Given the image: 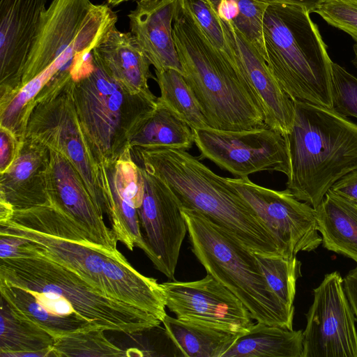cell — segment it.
<instances>
[{"label": "cell", "instance_id": "1", "mask_svg": "<svg viewBox=\"0 0 357 357\" xmlns=\"http://www.w3.org/2000/svg\"><path fill=\"white\" fill-rule=\"evenodd\" d=\"M0 231L24 239V246L79 275L109 298L128 303L162 321L166 313L161 284L135 270L119 251L95 245L59 210L50 205L14 211Z\"/></svg>", "mask_w": 357, "mask_h": 357}, {"label": "cell", "instance_id": "2", "mask_svg": "<svg viewBox=\"0 0 357 357\" xmlns=\"http://www.w3.org/2000/svg\"><path fill=\"white\" fill-rule=\"evenodd\" d=\"M135 163L163 182L182 208L198 211L227 230L252 252L283 256L271 231L255 211L222 177L186 150L132 146Z\"/></svg>", "mask_w": 357, "mask_h": 357}, {"label": "cell", "instance_id": "3", "mask_svg": "<svg viewBox=\"0 0 357 357\" xmlns=\"http://www.w3.org/2000/svg\"><path fill=\"white\" fill-rule=\"evenodd\" d=\"M173 36L183 77L209 128L238 131L267 127L261 100L243 71L230 54L211 43L181 0Z\"/></svg>", "mask_w": 357, "mask_h": 357}, {"label": "cell", "instance_id": "4", "mask_svg": "<svg viewBox=\"0 0 357 357\" xmlns=\"http://www.w3.org/2000/svg\"><path fill=\"white\" fill-rule=\"evenodd\" d=\"M0 281L31 291L61 315L82 317L105 331L136 334L162 323L148 312L105 296L75 272L24 244L16 257L0 259Z\"/></svg>", "mask_w": 357, "mask_h": 357}, {"label": "cell", "instance_id": "5", "mask_svg": "<svg viewBox=\"0 0 357 357\" xmlns=\"http://www.w3.org/2000/svg\"><path fill=\"white\" fill-rule=\"evenodd\" d=\"M294 103V123L284 135L290 159L287 189L316 208L337 181L357 169V124L333 109Z\"/></svg>", "mask_w": 357, "mask_h": 357}, {"label": "cell", "instance_id": "6", "mask_svg": "<svg viewBox=\"0 0 357 357\" xmlns=\"http://www.w3.org/2000/svg\"><path fill=\"white\" fill-rule=\"evenodd\" d=\"M263 36L267 66L289 98L333 109V61L310 13L298 6L268 4Z\"/></svg>", "mask_w": 357, "mask_h": 357}, {"label": "cell", "instance_id": "7", "mask_svg": "<svg viewBox=\"0 0 357 357\" xmlns=\"http://www.w3.org/2000/svg\"><path fill=\"white\" fill-rule=\"evenodd\" d=\"M182 211L192 251L206 273L236 296L257 322L293 329L294 310L272 291L253 252L198 211Z\"/></svg>", "mask_w": 357, "mask_h": 357}, {"label": "cell", "instance_id": "8", "mask_svg": "<svg viewBox=\"0 0 357 357\" xmlns=\"http://www.w3.org/2000/svg\"><path fill=\"white\" fill-rule=\"evenodd\" d=\"M93 70L74 82L75 109L99 162L105 166L131 155L130 141L157 107L153 94L133 93L111 75L92 51Z\"/></svg>", "mask_w": 357, "mask_h": 357}, {"label": "cell", "instance_id": "9", "mask_svg": "<svg viewBox=\"0 0 357 357\" xmlns=\"http://www.w3.org/2000/svg\"><path fill=\"white\" fill-rule=\"evenodd\" d=\"M74 82L71 78L35 102L24 137L36 139L64 156L81 175L97 206L109 217L112 196L106 168L96 158L79 122L73 94Z\"/></svg>", "mask_w": 357, "mask_h": 357}, {"label": "cell", "instance_id": "10", "mask_svg": "<svg viewBox=\"0 0 357 357\" xmlns=\"http://www.w3.org/2000/svg\"><path fill=\"white\" fill-rule=\"evenodd\" d=\"M199 159H208L238 178L259 172L289 176L290 159L285 137L267 127L226 131L192 129Z\"/></svg>", "mask_w": 357, "mask_h": 357}, {"label": "cell", "instance_id": "11", "mask_svg": "<svg viewBox=\"0 0 357 357\" xmlns=\"http://www.w3.org/2000/svg\"><path fill=\"white\" fill-rule=\"evenodd\" d=\"M226 179L275 236L284 257H294L301 251L314 250L322 243L314 208L296 199L288 189L272 190L253 183L248 177Z\"/></svg>", "mask_w": 357, "mask_h": 357}, {"label": "cell", "instance_id": "12", "mask_svg": "<svg viewBox=\"0 0 357 357\" xmlns=\"http://www.w3.org/2000/svg\"><path fill=\"white\" fill-rule=\"evenodd\" d=\"M313 296L303 331V357H357L356 319L340 274L325 275Z\"/></svg>", "mask_w": 357, "mask_h": 357}, {"label": "cell", "instance_id": "13", "mask_svg": "<svg viewBox=\"0 0 357 357\" xmlns=\"http://www.w3.org/2000/svg\"><path fill=\"white\" fill-rule=\"evenodd\" d=\"M140 169L144 194L137 213L147 248L146 255L157 270L174 280L181 245L188 232L182 207L163 182L144 169Z\"/></svg>", "mask_w": 357, "mask_h": 357}, {"label": "cell", "instance_id": "14", "mask_svg": "<svg viewBox=\"0 0 357 357\" xmlns=\"http://www.w3.org/2000/svg\"><path fill=\"white\" fill-rule=\"evenodd\" d=\"M161 286L166 307L179 319L241 335L253 324L252 317L241 301L208 273L201 280H174Z\"/></svg>", "mask_w": 357, "mask_h": 357}, {"label": "cell", "instance_id": "15", "mask_svg": "<svg viewBox=\"0 0 357 357\" xmlns=\"http://www.w3.org/2000/svg\"><path fill=\"white\" fill-rule=\"evenodd\" d=\"M48 0H0V104L19 90Z\"/></svg>", "mask_w": 357, "mask_h": 357}, {"label": "cell", "instance_id": "16", "mask_svg": "<svg viewBox=\"0 0 357 357\" xmlns=\"http://www.w3.org/2000/svg\"><path fill=\"white\" fill-rule=\"evenodd\" d=\"M50 150L47 190L51 205L73 220L97 246L117 252L118 240L104 222L81 175L61 154Z\"/></svg>", "mask_w": 357, "mask_h": 357}, {"label": "cell", "instance_id": "17", "mask_svg": "<svg viewBox=\"0 0 357 357\" xmlns=\"http://www.w3.org/2000/svg\"><path fill=\"white\" fill-rule=\"evenodd\" d=\"M221 22L227 52L234 58L258 95L266 126L284 136L289 134L295 117L294 101L278 83L258 50L229 22Z\"/></svg>", "mask_w": 357, "mask_h": 357}, {"label": "cell", "instance_id": "18", "mask_svg": "<svg viewBox=\"0 0 357 357\" xmlns=\"http://www.w3.org/2000/svg\"><path fill=\"white\" fill-rule=\"evenodd\" d=\"M50 162L48 147L36 139L24 137L13 163L0 173V202L13 211L50 205L47 190Z\"/></svg>", "mask_w": 357, "mask_h": 357}, {"label": "cell", "instance_id": "19", "mask_svg": "<svg viewBox=\"0 0 357 357\" xmlns=\"http://www.w3.org/2000/svg\"><path fill=\"white\" fill-rule=\"evenodd\" d=\"M178 1H137L128 18L130 33L155 70L174 69L184 75L173 36Z\"/></svg>", "mask_w": 357, "mask_h": 357}, {"label": "cell", "instance_id": "20", "mask_svg": "<svg viewBox=\"0 0 357 357\" xmlns=\"http://www.w3.org/2000/svg\"><path fill=\"white\" fill-rule=\"evenodd\" d=\"M105 168L112 196V210L108 217L112 230L118 241L128 250L132 251L137 247L146 254L137 213L144 194L140 167L130 155Z\"/></svg>", "mask_w": 357, "mask_h": 357}, {"label": "cell", "instance_id": "21", "mask_svg": "<svg viewBox=\"0 0 357 357\" xmlns=\"http://www.w3.org/2000/svg\"><path fill=\"white\" fill-rule=\"evenodd\" d=\"M113 77L133 93L153 94L148 81L155 79L151 65L130 32H122L116 26L105 40L93 49Z\"/></svg>", "mask_w": 357, "mask_h": 357}, {"label": "cell", "instance_id": "22", "mask_svg": "<svg viewBox=\"0 0 357 357\" xmlns=\"http://www.w3.org/2000/svg\"><path fill=\"white\" fill-rule=\"evenodd\" d=\"M314 210L323 246L357 263V205L329 190Z\"/></svg>", "mask_w": 357, "mask_h": 357}, {"label": "cell", "instance_id": "23", "mask_svg": "<svg viewBox=\"0 0 357 357\" xmlns=\"http://www.w3.org/2000/svg\"><path fill=\"white\" fill-rule=\"evenodd\" d=\"M303 334L257 322L222 357H303Z\"/></svg>", "mask_w": 357, "mask_h": 357}, {"label": "cell", "instance_id": "24", "mask_svg": "<svg viewBox=\"0 0 357 357\" xmlns=\"http://www.w3.org/2000/svg\"><path fill=\"white\" fill-rule=\"evenodd\" d=\"M162 324L167 337L185 357H222L241 335L169 315Z\"/></svg>", "mask_w": 357, "mask_h": 357}, {"label": "cell", "instance_id": "25", "mask_svg": "<svg viewBox=\"0 0 357 357\" xmlns=\"http://www.w3.org/2000/svg\"><path fill=\"white\" fill-rule=\"evenodd\" d=\"M0 356L22 357L54 347L55 338L37 324L0 299Z\"/></svg>", "mask_w": 357, "mask_h": 357}, {"label": "cell", "instance_id": "26", "mask_svg": "<svg viewBox=\"0 0 357 357\" xmlns=\"http://www.w3.org/2000/svg\"><path fill=\"white\" fill-rule=\"evenodd\" d=\"M194 143L192 129L157 99V107L132 136V146L190 149Z\"/></svg>", "mask_w": 357, "mask_h": 357}, {"label": "cell", "instance_id": "27", "mask_svg": "<svg viewBox=\"0 0 357 357\" xmlns=\"http://www.w3.org/2000/svg\"><path fill=\"white\" fill-rule=\"evenodd\" d=\"M0 295L16 312L39 325L55 339L77 331L98 326L85 319L56 314L32 291L2 281H0Z\"/></svg>", "mask_w": 357, "mask_h": 357}, {"label": "cell", "instance_id": "28", "mask_svg": "<svg viewBox=\"0 0 357 357\" xmlns=\"http://www.w3.org/2000/svg\"><path fill=\"white\" fill-rule=\"evenodd\" d=\"M160 91L158 100L170 109L192 129L208 128L196 98L183 75L174 69L155 70Z\"/></svg>", "mask_w": 357, "mask_h": 357}, {"label": "cell", "instance_id": "29", "mask_svg": "<svg viewBox=\"0 0 357 357\" xmlns=\"http://www.w3.org/2000/svg\"><path fill=\"white\" fill-rule=\"evenodd\" d=\"M105 331L96 326L56 338L53 348L56 357L129 356V351L114 344Z\"/></svg>", "mask_w": 357, "mask_h": 357}, {"label": "cell", "instance_id": "30", "mask_svg": "<svg viewBox=\"0 0 357 357\" xmlns=\"http://www.w3.org/2000/svg\"><path fill=\"white\" fill-rule=\"evenodd\" d=\"M253 253L272 291L281 303L294 310L296 281L301 276V262L296 257Z\"/></svg>", "mask_w": 357, "mask_h": 357}, {"label": "cell", "instance_id": "31", "mask_svg": "<svg viewBox=\"0 0 357 357\" xmlns=\"http://www.w3.org/2000/svg\"><path fill=\"white\" fill-rule=\"evenodd\" d=\"M234 1L237 5V13L229 22L258 50L266 60L263 22L268 4L257 0Z\"/></svg>", "mask_w": 357, "mask_h": 357}, {"label": "cell", "instance_id": "32", "mask_svg": "<svg viewBox=\"0 0 357 357\" xmlns=\"http://www.w3.org/2000/svg\"><path fill=\"white\" fill-rule=\"evenodd\" d=\"M333 109L341 115L357 118V78L332 62Z\"/></svg>", "mask_w": 357, "mask_h": 357}, {"label": "cell", "instance_id": "33", "mask_svg": "<svg viewBox=\"0 0 357 357\" xmlns=\"http://www.w3.org/2000/svg\"><path fill=\"white\" fill-rule=\"evenodd\" d=\"M211 43L227 51V45L221 20L208 0H181Z\"/></svg>", "mask_w": 357, "mask_h": 357}, {"label": "cell", "instance_id": "34", "mask_svg": "<svg viewBox=\"0 0 357 357\" xmlns=\"http://www.w3.org/2000/svg\"><path fill=\"white\" fill-rule=\"evenodd\" d=\"M314 13L357 42V0H324Z\"/></svg>", "mask_w": 357, "mask_h": 357}, {"label": "cell", "instance_id": "35", "mask_svg": "<svg viewBox=\"0 0 357 357\" xmlns=\"http://www.w3.org/2000/svg\"><path fill=\"white\" fill-rule=\"evenodd\" d=\"M22 141L8 129L0 126V173L6 171L13 163Z\"/></svg>", "mask_w": 357, "mask_h": 357}, {"label": "cell", "instance_id": "36", "mask_svg": "<svg viewBox=\"0 0 357 357\" xmlns=\"http://www.w3.org/2000/svg\"><path fill=\"white\" fill-rule=\"evenodd\" d=\"M330 190L357 205V169L344 176Z\"/></svg>", "mask_w": 357, "mask_h": 357}, {"label": "cell", "instance_id": "37", "mask_svg": "<svg viewBox=\"0 0 357 357\" xmlns=\"http://www.w3.org/2000/svg\"><path fill=\"white\" fill-rule=\"evenodd\" d=\"M24 243L21 236L0 231V259L16 257Z\"/></svg>", "mask_w": 357, "mask_h": 357}, {"label": "cell", "instance_id": "38", "mask_svg": "<svg viewBox=\"0 0 357 357\" xmlns=\"http://www.w3.org/2000/svg\"><path fill=\"white\" fill-rule=\"evenodd\" d=\"M344 289L357 321V266L343 279Z\"/></svg>", "mask_w": 357, "mask_h": 357}, {"label": "cell", "instance_id": "39", "mask_svg": "<svg viewBox=\"0 0 357 357\" xmlns=\"http://www.w3.org/2000/svg\"><path fill=\"white\" fill-rule=\"evenodd\" d=\"M258 1L266 3H284L289 5L298 6L306 9L310 13H314L324 0H257Z\"/></svg>", "mask_w": 357, "mask_h": 357}, {"label": "cell", "instance_id": "40", "mask_svg": "<svg viewBox=\"0 0 357 357\" xmlns=\"http://www.w3.org/2000/svg\"><path fill=\"white\" fill-rule=\"evenodd\" d=\"M129 1H139V0H107V3L112 6H118L122 3Z\"/></svg>", "mask_w": 357, "mask_h": 357}, {"label": "cell", "instance_id": "41", "mask_svg": "<svg viewBox=\"0 0 357 357\" xmlns=\"http://www.w3.org/2000/svg\"><path fill=\"white\" fill-rule=\"evenodd\" d=\"M353 50L354 52V59L352 60V63L357 68V42L354 45Z\"/></svg>", "mask_w": 357, "mask_h": 357}, {"label": "cell", "instance_id": "42", "mask_svg": "<svg viewBox=\"0 0 357 357\" xmlns=\"http://www.w3.org/2000/svg\"><path fill=\"white\" fill-rule=\"evenodd\" d=\"M212 4L213 7L215 8V10L217 11L218 8L220 5V3L222 2V0H208Z\"/></svg>", "mask_w": 357, "mask_h": 357}]
</instances>
